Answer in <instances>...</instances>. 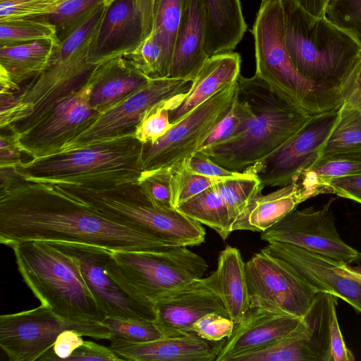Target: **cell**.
<instances>
[{
	"label": "cell",
	"instance_id": "obj_1",
	"mask_svg": "<svg viewBox=\"0 0 361 361\" xmlns=\"http://www.w3.org/2000/svg\"><path fill=\"white\" fill-rule=\"evenodd\" d=\"M37 240L111 251H164L174 245L113 221L56 185L16 180L0 190V243Z\"/></svg>",
	"mask_w": 361,
	"mask_h": 361
},
{
	"label": "cell",
	"instance_id": "obj_2",
	"mask_svg": "<svg viewBox=\"0 0 361 361\" xmlns=\"http://www.w3.org/2000/svg\"><path fill=\"white\" fill-rule=\"evenodd\" d=\"M105 5L86 23L56 44L41 73L18 92L0 94V127L20 134L35 124L61 99L85 85L98 65L88 59L89 46Z\"/></svg>",
	"mask_w": 361,
	"mask_h": 361
},
{
	"label": "cell",
	"instance_id": "obj_3",
	"mask_svg": "<svg viewBox=\"0 0 361 361\" xmlns=\"http://www.w3.org/2000/svg\"><path fill=\"white\" fill-rule=\"evenodd\" d=\"M237 84L238 93L252 111L245 129L230 141L200 151L220 166L243 172L282 146L314 115L276 93L255 74L240 75Z\"/></svg>",
	"mask_w": 361,
	"mask_h": 361
},
{
	"label": "cell",
	"instance_id": "obj_4",
	"mask_svg": "<svg viewBox=\"0 0 361 361\" xmlns=\"http://www.w3.org/2000/svg\"><path fill=\"white\" fill-rule=\"evenodd\" d=\"M143 143L129 134L22 161L14 169L24 180L54 185L100 188L137 181Z\"/></svg>",
	"mask_w": 361,
	"mask_h": 361
},
{
	"label": "cell",
	"instance_id": "obj_5",
	"mask_svg": "<svg viewBox=\"0 0 361 361\" xmlns=\"http://www.w3.org/2000/svg\"><path fill=\"white\" fill-rule=\"evenodd\" d=\"M284 41L291 62L307 80L340 91L361 56V46L325 17L316 18L294 0H281Z\"/></svg>",
	"mask_w": 361,
	"mask_h": 361
},
{
	"label": "cell",
	"instance_id": "obj_6",
	"mask_svg": "<svg viewBox=\"0 0 361 361\" xmlns=\"http://www.w3.org/2000/svg\"><path fill=\"white\" fill-rule=\"evenodd\" d=\"M11 247L26 285L59 317L85 324L101 323L106 317L68 255L44 241H25Z\"/></svg>",
	"mask_w": 361,
	"mask_h": 361
},
{
	"label": "cell",
	"instance_id": "obj_7",
	"mask_svg": "<svg viewBox=\"0 0 361 361\" xmlns=\"http://www.w3.org/2000/svg\"><path fill=\"white\" fill-rule=\"evenodd\" d=\"M106 218L176 246L199 245L206 232L200 223L176 209L156 205L138 181L100 188L56 185Z\"/></svg>",
	"mask_w": 361,
	"mask_h": 361
},
{
	"label": "cell",
	"instance_id": "obj_8",
	"mask_svg": "<svg viewBox=\"0 0 361 361\" xmlns=\"http://www.w3.org/2000/svg\"><path fill=\"white\" fill-rule=\"evenodd\" d=\"M255 75L287 100L317 115L340 106V91L315 84L293 65L284 41L281 0H262L252 27Z\"/></svg>",
	"mask_w": 361,
	"mask_h": 361
},
{
	"label": "cell",
	"instance_id": "obj_9",
	"mask_svg": "<svg viewBox=\"0 0 361 361\" xmlns=\"http://www.w3.org/2000/svg\"><path fill=\"white\" fill-rule=\"evenodd\" d=\"M207 269L205 260L186 246L110 251L106 263L113 279L135 301L152 308L165 294L202 278Z\"/></svg>",
	"mask_w": 361,
	"mask_h": 361
},
{
	"label": "cell",
	"instance_id": "obj_10",
	"mask_svg": "<svg viewBox=\"0 0 361 361\" xmlns=\"http://www.w3.org/2000/svg\"><path fill=\"white\" fill-rule=\"evenodd\" d=\"M238 89L228 85L185 116L154 142L143 143V171L174 168L200 151L203 142L228 112Z\"/></svg>",
	"mask_w": 361,
	"mask_h": 361
},
{
	"label": "cell",
	"instance_id": "obj_11",
	"mask_svg": "<svg viewBox=\"0 0 361 361\" xmlns=\"http://www.w3.org/2000/svg\"><path fill=\"white\" fill-rule=\"evenodd\" d=\"M66 329H74L97 339L112 338L110 331L101 323L71 322L41 304L31 310L0 316V346L11 361L40 360Z\"/></svg>",
	"mask_w": 361,
	"mask_h": 361
},
{
	"label": "cell",
	"instance_id": "obj_12",
	"mask_svg": "<svg viewBox=\"0 0 361 361\" xmlns=\"http://www.w3.org/2000/svg\"><path fill=\"white\" fill-rule=\"evenodd\" d=\"M250 305L304 318L319 293L283 261L262 251L245 263Z\"/></svg>",
	"mask_w": 361,
	"mask_h": 361
},
{
	"label": "cell",
	"instance_id": "obj_13",
	"mask_svg": "<svg viewBox=\"0 0 361 361\" xmlns=\"http://www.w3.org/2000/svg\"><path fill=\"white\" fill-rule=\"evenodd\" d=\"M190 85L191 82L171 78L151 79L138 91L99 113L61 152L135 134L146 114L163 103L180 99L189 90Z\"/></svg>",
	"mask_w": 361,
	"mask_h": 361
},
{
	"label": "cell",
	"instance_id": "obj_14",
	"mask_svg": "<svg viewBox=\"0 0 361 361\" xmlns=\"http://www.w3.org/2000/svg\"><path fill=\"white\" fill-rule=\"evenodd\" d=\"M332 202L319 209H295L261 232V239L292 244L347 264L361 261V252L347 244L336 229Z\"/></svg>",
	"mask_w": 361,
	"mask_h": 361
},
{
	"label": "cell",
	"instance_id": "obj_15",
	"mask_svg": "<svg viewBox=\"0 0 361 361\" xmlns=\"http://www.w3.org/2000/svg\"><path fill=\"white\" fill-rule=\"evenodd\" d=\"M340 106L314 115L295 135L268 157L246 169L260 186H285L319 158L338 117Z\"/></svg>",
	"mask_w": 361,
	"mask_h": 361
},
{
	"label": "cell",
	"instance_id": "obj_16",
	"mask_svg": "<svg viewBox=\"0 0 361 361\" xmlns=\"http://www.w3.org/2000/svg\"><path fill=\"white\" fill-rule=\"evenodd\" d=\"M99 113L89 102L85 84L55 103L32 127L16 134L18 143L32 159L58 153Z\"/></svg>",
	"mask_w": 361,
	"mask_h": 361
},
{
	"label": "cell",
	"instance_id": "obj_17",
	"mask_svg": "<svg viewBox=\"0 0 361 361\" xmlns=\"http://www.w3.org/2000/svg\"><path fill=\"white\" fill-rule=\"evenodd\" d=\"M49 243L75 261L87 287L106 317L155 320L154 308L142 305L133 299L108 273L106 263L111 250L86 244Z\"/></svg>",
	"mask_w": 361,
	"mask_h": 361
},
{
	"label": "cell",
	"instance_id": "obj_18",
	"mask_svg": "<svg viewBox=\"0 0 361 361\" xmlns=\"http://www.w3.org/2000/svg\"><path fill=\"white\" fill-rule=\"evenodd\" d=\"M261 250L283 261L319 292L331 293L361 313L360 271L305 248L270 242Z\"/></svg>",
	"mask_w": 361,
	"mask_h": 361
},
{
	"label": "cell",
	"instance_id": "obj_19",
	"mask_svg": "<svg viewBox=\"0 0 361 361\" xmlns=\"http://www.w3.org/2000/svg\"><path fill=\"white\" fill-rule=\"evenodd\" d=\"M154 322L165 337L195 334L192 324L209 313L228 317L212 274L165 294L154 302Z\"/></svg>",
	"mask_w": 361,
	"mask_h": 361
},
{
	"label": "cell",
	"instance_id": "obj_20",
	"mask_svg": "<svg viewBox=\"0 0 361 361\" xmlns=\"http://www.w3.org/2000/svg\"><path fill=\"white\" fill-rule=\"evenodd\" d=\"M307 327L306 316L300 318L250 305L232 335L225 340L216 361H233L238 356L301 334Z\"/></svg>",
	"mask_w": 361,
	"mask_h": 361
},
{
	"label": "cell",
	"instance_id": "obj_21",
	"mask_svg": "<svg viewBox=\"0 0 361 361\" xmlns=\"http://www.w3.org/2000/svg\"><path fill=\"white\" fill-rule=\"evenodd\" d=\"M145 39L142 18L136 0H111L105 4L91 39L88 59L99 65L129 54Z\"/></svg>",
	"mask_w": 361,
	"mask_h": 361
},
{
	"label": "cell",
	"instance_id": "obj_22",
	"mask_svg": "<svg viewBox=\"0 0 361 361\" xmlns=\"http://www.w3.org/2000/svg\"><path fill=\"white\" fill-rule=\"evenodd\" d=\"M308 327L301 334L236 357L233 361H331V307L315 302L306 315Z\"/></svg>",
	"mask_w": 361,
	"mask_h": 361
},
{
	"label": "cell",
	"instance_id": "obj_23",
	"mask_svg": "<svg viewBox=\"0 0 361 361\" xmlns=\"http://www.w3.org/2000/svg\"><path fill=\"white\" fill-rule=\"evenodd\" d=\"M226 339L214 342L196 334L163 337L140 343L113 339L109 348L122 360L216 361Z\"/></svg>",
	"mask_w": 361,
	"mask_h": 361
},
{
	"label": "cell",
	"instance_id": "obj_24",
	"mask_svg": "<svg viewBox=\"0 0 361 361\" xmlns=\"http://www.w3.org/2000/svg\"><path fill=\"white\" fill-rule=\"evenodd\" d=\"M150 78L126 55L97 66L86 83L90 105L103 112L145 87Z\"/></svg>",
	"mask_w": 361,
	"mask_h": 361
},
{
	"label": "cell",
	"instance_id": "obj_25",
	"mask_svg": "<svg viewBox=\"0 0 361 361\" xmlns=\"http://www.w3.org/2000/svg\"><path fill=\"white\" fill-rule=\"evenodd\" d=\"M206 23L201 0H188L173 47L169 78L192 82L209 56L205 51Z\"/></svg>",
	"mask_w": 361,
	"mask_h": 361
},
{
	"label": "cell",
	"instance_id": "obj_26",
	"mask_svg": "<svg viewBox=\"0 0 361 361\" xmlns=\"http://www.w3.org/2000/svg\"><path fill=\"white\" fill-rule=\"evenodd\" d=\"M317 195L314 190L297 179L267 195L260 191L233 221L231 231H264L298 204Z\"/></svg>",
	"mask_w": 361,
	"mask_h": 361
},
{
	"label": "cell",
	"instance_id": "obj_27",
	"mask_svg": "<svg viewBox=\"0 0 361 361\" xmlns=\"http://www.w3.org/2000/svg\"><path fill=\"white\" fill-rule=\"evenodd\" d=\"M241 58L233 51L212 55L206 61L189 90L177 105L169 110L173 125L216 92L235 83L240 75Z\"/></svg>",
	"mask_w": 361,
	"mask_h": 361
},
{
	"label": "cell",
	"instance_id": "obj_28",
	"mask_svg": "<svg viewBox=\"0 0 361 361\" xmlns=\"http://www.w3.org/2000/svg\"><path fill=\"white\" fill-rule=\"evenodd\" d=\"M58 43L42 39L0 47V93L18 92L37 77Z\"/></svg>",
	"mask_w": 361,
	"mask_h": 361
},
{
	"label": "cell",
	"instance_id": "obj_29",
	"mask_svg": "<svg viewBox=\"0 0 361 361\" xmlns=\"http://www.w3.org/2000/svg\"><path fill=\"white\" fill-rule=\"evenodd\" d=\"M204 8L208 56L231 51L243 39L246 30L240 0H201Z\"/></svg>",
	"mask_w": 361,
	"mask_h": 361
},
{
	"label": "cell",
	"instance_id": "obj_30",
	"mask_svg": "<svg viewBox=\"0 0 361 361\" xmlns=\"http://www.w3.org/2000/svg\"><path fill=\"white\" fill-rule=\"evenodd\" d=\"M214 286L229 318L238 324L250 307L245 263L238 249L228 245L220 252L212 273Z\"/></svg>",
	"mask_w": 361,
	"mask_h": 361
},
{
	"label": "cell",
	"instance_id": "obj_31",
	"mask_svg": "<svg viewBox=\"0 0 361 361\" xmlns=\"http://www.w3.org/2000/svg\"><path fill=\"white\" fill-rule=\"evenodd\" d=\"M215 185L178 204L176 209L214 229L223 240H226L232 232V221L228 208Z\"/></svg>",
	"mask_w": 361,
	"mask_h": 361
},
{
	"label": "cell",
	"instance_id": "obj_32",
	"mask_svg": "<svg viewBox=\"0 0 361 361\" xmlns=\"http://www.w3.org/2000/svg\"><path fill=\"white\" fill-rule=\"evenodd\" d=\"M104 5L105 0H59L50 11L35 17L54 27L60 43L80 28Z\"/></svg>",
	"mask_w": 361,
	"mask_h": 361
},
{
	"label": "cell",
	"instance_id": "obj_33",
	"mask_svg": "<svg viewBox=\"0 0 361 361\" xmlns=\"http://www.w3.org/2000/svg\"><path fill=\"white\" fill-rule=\"evenodd\" d=\"M350 152H361V109L343 102L319 157Z\"/></svg>",
	"mask_w": 361,
	"mask_h": 361
},
{
	"label": "cell",
	"instance_id": "obj_34",
	"mask_svg": "<svg viewBox=\"0 0 361 361\" xmlns=\"http://www.w3.org/2000/svg\"><path fill=\"white\" fill-rule=\"evenodd\" d=\"M188 0H154V25L150 35L161 44L171 67L176 37Z\"/></svg>",
	"mask_w": 361,
	"mask_h": 361
},
{
	"label": "cell",
	"instance_id": "obj_35",
	"mask_svg": "<svg viewBox=\"0 0 361 361\" xmlns=\"http://www.w3.org/2000/svg\"><path fill=\"white\" fill-rule=\"evenodd\" d=\"M42 39L58 42L54 27L45 20L32 16L0 21V47Z\"/></svg>",
	"mask_w": 361,
	"mask_h": 361
},
{
	"label": "cell",
	"instance_id": "obj_36",
	"mask_svg": "<svg viewBox=\"0 0 361 361\" xmlns=\"http://www.w3.org/2000/svg\"><path fill=\"white\" fill-rule=\"evenodd\" d=\"M243 172V175L240 177L225 179L215 185L228 208L232 224L263 190L259 179L253 173Z\"/></svg>",
	"mask_w": 361,
	"mask_h": 361
},
{
	"label": "cell",
	"instance_id": "obj_37",
	"mask_svg": "<svg viewBox=\"0 0 361 361\" xmlns=\"http://www.w3.org/2000/svg\"><path fill=\"white\" fill-rule=\"evenodd\" d=\"M252 116V111L250 105L238 93L237 89L228 112L203 142L200 151L230 141L239 136L245 129Z\"/></svg>",
	"mask_w": 361,
	"mask_h": 361
},
{
	"label": "cell",
	"instance_id": "obj_38",
	"mask_svg": "<svg viewBox=\"0 0 361 361\" xmlns=\"http://www.w3.org/2000/svg\"><path fill=\"white\" fill-rule=\"evenodd\" d=\"M308 169L326 187L331 180L361 174V152H350L319 157ZM328 194V190H327Z\"/></svg>",
	"mask_w": 361,
	"mask_h": 361
},
{
	"label": "cell",
	"instance_id": "obj_39",
	"mask_svg": "<svg viewBox=\"0 0 361 361\" xmlns=\"http://www.w3.org/2000/svg\"><path fill=\"white\" fill-rule=\"evenodd\" d=\"M111 332L112 338L140 343L165 337L154 322L106 317L102 322Z\"/></svg>",
	"mask_w": 361,
	"mask_h": 361
},
{
	"label": "cell",
	"instance_id": "obj_40",
	"mask_svg": "<svg viewBox=\"0 0 361 361\" xmlns=\"http://www.w3.org/2000/svg\"><path fill=\"white\" fill-rule=\"evenodd\" d=\"M137 181L156 205L169 209H176L172 168L143 171Z\"/></svg>",
	"mask_w": 361,
	"mask_h": 361
},
{
	"label": "cell",
	"instance_id": "obj_41",
	"mask_svg": "<svg viewBox=\"0 0 361 361\" xmlns=\"http://www.w3.org/2000/svg\"><path fill=\"white\" fill-rule=\"evenodd\" d=\"M324 17L361 46V0H328Z\"/></svg>",
	"mask_w": 361,
	"mask_h": 361
},
{
	"label": "cell",
	"instance_id": "obj_42",
	"mask_svg": "<svg viewBox=\"0 0 361 361\" xmlns=\"http://www.w3.org/2000/svg\"><path fill=\"white\" fill-rule=\"evenodd\" d=\"M172 169L175 208L209 187L225 180L192 172L183 164Z\"/></svg>",
	"mask_w": 361,
	"mask_h": 361
},
{
	"label": "cell",
	"instance_id": "obj_43",
	"mask_svg": "<svg viewBox=\"0 0 361 361\" xmlns=\"http://www.w3.org/2000/svg\"><path fill=\"white\" fill-rule=\"evenodd\" d=\"M180 99L163 103L151 110L137 126L135 136L142 143L154 142L163 137L173 126L169 120V110L175 107Z\"/></svg>",
	"mask_w": 361,
	"mask_h": 361
},
{
	"label": "cell",
	"instance_id": "obj_44",
	"mask_svg": "<svg viewBox=\"0 0 361 361\" xmlns=\"http://www.w3.org/2000/svg\"><path fill=\"white\" fill-rule=\"evenodd\" d=\"M59 0H0V21L32 17L50 11Z\"/></svg>",
	"mask_w": 361,
	"mask_h": 361
},
{
	"label": "cell",
	"instance_id": "obj_45",
	"mask_svg": "<svg viewBox=\"0 0 361 361\" xmlns=\"http://www.w3.org/2000/svg\"><path fill=\"white\" fill-rule=\"evenodd\" d=\"M235 325L228 317L209 313L192 324V331L202 338L215 342L229 338Z\"/></svg>",
	"mask_w": 361,
	"mask_h": 361
},
{
	"label": "cell",
	"instance_id": "obj_46",
	"mask_svg": "<svg viewBox=\"0 0 361 361\" xmlns=\"http://www.w3.org/2000/svg\"><path fill=\"white\" fill-rule=\"evenodd\" d=\"M192 172L217 178H233L240 177L244 172L228 170L213 161L209 156L198 151L182 163Z\"/></svg>",
	"mask_w": 361,
	"mask_h": 361
},
{
	"label": "cell",
	"instance_id": "obj_47",
	"mask_svg": "<svg viewBox=\"0 0 361 361\" xmlns=\"http://www.w3.org/2000/svg\"><path fill=\"white\" fill-rule=\"evenodd\" d=\"M83 335L74 329H66L59 334L51 349L40 360L66 361L83 343Z\"/></svg>",
	"mask_w": 361,
	"mask_h": 361
},
{
	"label": "cell",
	"instance_id": "obj_48",
	"mask_svg": "<svg viewBox=\"0 0 361 361\" xmlns=\"http://www.w3.org/2000/svg\"><path fill=\"white\" fill-rule=\"evenodd\" d=\"M338 299L336 300L331 307L330 321V353L331 361H353L355 356L347 347L341 331L336 306Z\"/></svg>",
	"mask_w": 361,
	"mask_h": 361
},
{
	"label": "cell",
	"instance_id": "obj_49",
	"mask_svg": "<svg viewBox=\"0 0 361 361\" xmlns=\"http://www.w3.org/2000/svg\"><path fill=\"white\" fill-rule=\"evenodd\" d=\"M329 194L361 204V174L335 178L326 184Z\"/></svg>",
	"mask_w": 361,
	"mask_h": 361
},
{
	"label": "cell",
	"instance_id": "obj_50",
	"mask_svg": "<svg viewBox=\"0 0 361 361\" xmlns=\"http://www.w3.org/2000/svg\"><path fill=\"white\" fill-rule=\"evenodd\" d=\"M75 360H105L120 361L122 360L109 348L92 341H84V343L75 350L66 361Z\"/></svg>",
	"mask_w": 361,
	"mask_h": 361
},
{
	"label": "cell",
	"instance_id": "obj_51",
	"mask_svg": "<svg viewBox=\"0 0 361 361\" xmlns=\"http://www.w3.org/2000/svg\"><path fill=\"white\" fill-rule=\"evenodd\" d=\"M23 151L20 146L17 135L8 132L1 133L0 137V167H14L20 162Z\"/></svg>",
	"mask_w": 361,
	"mask_h": 361
},
{
	"label": "cell",
	"instance_id": "obj_52",
	"mask_svg": "<svg viewBox=\"0 0 361 361\" xmlns=\"http://www.w3.org/2000/svg\"><path fill=\"white\" fill-rule=\"evenodd\" d=\"M343 102L361 109V56L340 88Z\"/></svg>",
	"mask_w": 361,
	"mask_h": 361
},
{
	"label": "cell",
	"instance_id": "obj_53",
	"mask_svg": "<svg viewBox=\"0 0 361 361\" xmlns=\"http://www.w3.org/2000/svg\"><path fill=\"white\" fill-rule=\"evenodd\" d=\"M136 1L142 15L145 37L147 39L153 30L154 0H136Z\"/></svg>",
	"mask_w": 361,
	"mask_h": 361
},
{
	"label": "cell",
	"instance_id": "obj_54",
	"mask_svg": "<svg viewBox=\"0 0 361 361\" xmlns=\"http://www.w3.org/2000/svg\"><path fill=\"white\" fill-rule=\"evenodd\" d=\"M310 15L316 17H324V11L328 0H294Z\"/></svg>",
	"mask_w": 361,
	"mask_h": 361
},
{
	"label": "cell",
	"instance_id": "obj_55",
	"mask_svg": "<svg viewBox=\"0 0 361 361\" xmlns=\"http://www.w3.org/2000/svg\"><path fill=\"white\" fill-rule=\"evenodd\" d=\"M111 0H105V4H107L109 1H110Z\"/></svg>",
	"mask_w": 361,
	"mask_h": 361
},
{
	"label": "cell",
	"instance_id": "obj_56",
	"mask_svg": "<svg viewBox=\"0 0 361 361\" xmlns=\"http://www.w3.org/2000/svg\"><path fill=\"white\" fill-rule=\"evenodd\" d=\"M360 277H361V271H360Z\"/></svg>",
	"mask_w": 361,
	"mask_h": 361
}]
</instances>
